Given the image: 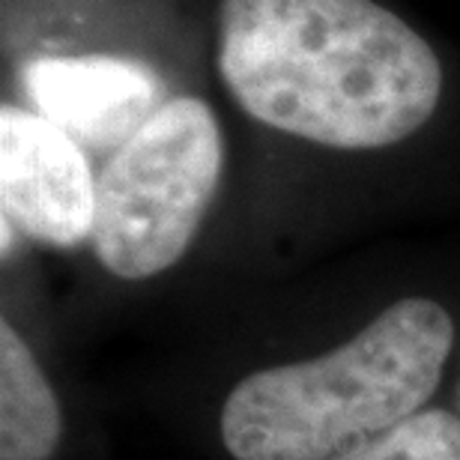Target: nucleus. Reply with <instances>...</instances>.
<instances>
[{
  "label": "nucleus",
  "mask_w": 460,
  "mask_h": 460,
  "mask_svg": "<svg viewBox=\"0 0 460 460\" xmlns=\"http://www.w3.org/2000/svg\"><path fill=\"white\" fill-rule=\"evenodd\" d=\"M218 69L261 123L335 150H376L428 123L443 66L374 0H222Z\"/></svg>",
  "instance_id": "f257e3e1"
},
{
  "label": "nucleus",
  "mask_w": 460,
  "mask_h": 460,
  "mask_svg": "<svg viewBox=\"0 0 460 460\" xmlns=\"http://www.w3.org/2000/svg\"><path fill=\"white\" fill-rule=\"evenodd\" d=\"M455 326L430 299H401L362 332L311 362L254 371L222 410L236 460H332L425 407Z\"/></svg>",
  "instance_id": "f03ea898"
},
{
  "label": "nucleus",
  "mask_w": 460,
  "mask_h": 460,
  "mask_svg": "<svg viewBox=\"0 0 460 460\" xmlns=\"http://www.w3.org/2000/svg\"><path fill=\"white\" fill-rule=\"evenodd\" d=\"M225 144L213 108L168 99L96 177L90 243L117 279L141 281L186 254L222 177Z\"/></svg>",
  "instance_id": "7ed1b4c3"
},
{
  "label": "nucleus",
  "mask_w": 460,
  "mask_h": 460,
  "mask_svg": "<svg viewBox=\"0 0 460 460\" xmlns=\"http://www.w3.org/2000/svg\"><path fill=\"white\" fill-rule=\"evenodd\" d=\"M0 191L4 218L27 236L72 248L90 239L96 177L81 144L36 111L0 108Z\"/></svg>",
  "instance_id": "20e7f679"
},
{
  "label": "nucleus",
  "mask_w": 460,
  "mask_h": 460,
  "mask_svg": "<svg viewBox=\"0 0 460 460\" xmlns=\"http://www.w3.org/2000/svg\"><path fill=\"white\" fill-rule=\"evenodd\" d=\"M24 90L36 114L72 141L117 153L168 102L146 63L117 54H51L24 66Z\"/></svg>",
  "instance_id": "39448f33"
},
{
  "label": "nucleus",
  "mask_w": 460,
  "mask_h": 460,
  "mask_svg": "<svg viewBox=\"0 0 460 460\" xmlns=\"http://www.w3.org/2000/svg\"><path fill=\"white\" fill-rule=\"evenodd\" d=\"M63 421L51 383L9 323H0V460H49Z\"/></svg>",
  "instance_id": "423d86ee"
},
{
  "label": "nucleus",
  "mask_w": 460,
  "mask_h": 460,
  "mask_svg": "<svg viewBox=\"0 0 460 460\" xmlns=\"http://www.w3.org/2000/svg\"><path fill=\"white\" fill-rule=\"evenodd\" d=\"M332 460H460V419L425 410Z\"/></svg>",
  "instance_id": "0eeeda50"
}]
</instances>
